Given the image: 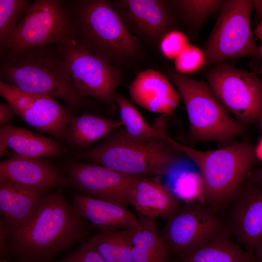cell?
Wrapping results in <instances>:
<instances>
[{
    "label": "cell",
    "instance_id": "obj_20",
    "mask_svg": "<svg viewBox=\"0 0 262 262\" xmlns=\"http://www.w3.org/2000/svg\"><path fill=\"white\" fill-rule=\"evenodd\" d=\"M8 148L19 155L35 158L57 156L66 148L56 140L27 129L7 124L0 129V155H7Z\"/></svg>",
    "mask_w": 262,
    "mask_h": 262
},
{
    "label": "cell",
    "instance_id": "obj_28",
    "mask_svg": "<svg viewBox=\"0 0 262 262\" xmlns=\"http://www.w3.org/2000/svg\"><path fill=\"white\" fill-rule=\"evenodd\" d=\"M30 3L28 0H0V44L13 32Z\"/></svg>",
    "mask_w": 262,
    "mask_h": 262
},
{
    "label": "cell",
    "instance_id": "obj_29",
    "mask_svg": "<svg viewBox=\"0 0 262 262\" xmlns=\"http://www.w3.org/2000/svg\"><path fill=\"white\" fill-rule=\"evenodd\" d=\"M0 95L20 117L32 106L39 96L25 92L2 80H0Z\"/></svg>",
    "mask_w": 262,
    "mask_h": 262
},
{
    "label": "cell",
    "instance_id": "obj_8",
    "mask_svg": "<svg viewBox=\"0 0 262 262\" xmlns=\"http://www.w3.org/2000/svg\"><path fill=\"white\" fill-rule=\"evenodd\" d=\"M252 0H224L204 47L206 64L259 55L250 27Z\"/></svg>",
    "mask_w": 262,
    "mask_h": 262
},
{
    "label": "cell",
    "instance_id": "obj_18",
    "mask_svg": "<svg viewBox=\"0 0 262 262\" xmlns=\"http://www.w3.org/2000/svg\"><path fill=\"white\" fill-rule=\"evenodd\" d=\"M71 203L78 214L100 231L131 229L137 226V217L120 205L78 191L71 194Z\"/></svg>",
    "mask_w": 262,
    "mask_h": 262
},
{
    "label": "cell",
    "instance_id": "obj_36",
    "mask_svg": "<svg viewBox=\"0 0 262 262\" xmlns=\"http://www.w3.org/2000/svg\"><path fill=\"white\" fill-rule=\"evenodd\" d=\"M248 180L260 186L262 185V167L256 170L251 171Z\"/></svg>",
    "mask_w": 262,
    "mask_h": 262
},
{
    "label": "cell",
    "instance_id": "obj_27",
    "mask_svg": "<svg viewBox=\"0 0 262 262\" xmlns=\"http://www.w3.org/2000/svg\"><path fill=\"white\" fill-rule=\"evenodd\" d=\"M224 0H179L170 1L194 28L200 27L211 14L220 9Z\"/></svg>",
    "mask_w": 262,
    "mask_h": 262
},
{
    "label": "cell",
    "instance_id": "obj_41",
    "mask_svg": "<svg viewBox=\"0 0 262 262\" xmlns=\"http://www.w3.org/2000/svg\"><path fill=\"white\" fill-rule=\"evenodd\" d=\"M259 55L261 58V67L259 71V73L262 74V44L261 46L259 48Z\"/></svg>",
    "mask_w": 262,
    "mask_h": 262
},
{
    "label": "cell",
    "instance_id": "obj_31",
    "mask_svg": "<svg viewBox=\"0 0 262 262\" xmlns=\"http://www.w3.org/2000/svg\"><path fill=\"white\" fill-rule=\"evenodd\" d=\"M116 230L100 231L87 241L104 262H116Z\"/></svg>",
    "mask_w": 262,
    "mask_h": 262
},
{
    "label": "cell",
    "instance_id": "obj_30",
    "mask_svg": "<svg viewBox=\"0 0 262 262\" xmlns=\"http://www.w3.org/2000/svg\"><path fill=\"white\" fill-rule=\"evenodd\" d=\"M174 61L175 70L183 75L195 72L206 64L204 52L190 44Z\"/></svg>",
    "mask_w": 262,
    "mask_h": 262
},
{
    "label": "cell",
    "instance_id": "obj_12",
    "mask_svg": "<svg viewBox=\"0 0 262 262\" xmlns=\"http://www.w3.org/2000/svg\"><path fill=\"white\" fill-rule=\"evenodd\" d=\"M69 186L85 195L127 208L131 190L141 177L122 173L94 163H74L66 168Z\"/></svg>",
    "mask_w": 262,
    "mask_h": 262
},
{
    "label": "cell",
    "instance_id": "obj_3",
    "mask_svg": "<svg viewBox=\"0 0 262 262\" xmlns=\"http://www.w3.org/2000/svg\"><path fill=\"white\" fill-rule=\"evenodd\" d=\"M168 139L195 164L203 181V203L217 213L227 208L248 179L257 158L255 147L247 141L202 151L180 144L170 136Z\"/></svg>",
    "mask_w": 262,
    "mask_h": 262
},
{
    "label": "cell",
    "instance_id": "obj_33",
    "mask_svg": "<svg viewBox=\"0 0 262 262\" xmlns=\"http://www.w3.org/2000/svg\"><path fill=\"white\" fill-rule=\"evenodd\" d=\"M59 262H104L87 241Z\"/></svg>",
    "mask_w": 262,
    "mask_h": 262
},
{
    "label": "cell",
    "instance_id": "obj_4",
    "mask_svg": "<svg viewBox=\"0 0 262 262\" xmlns=\"http://www.w3.org/2000/svg\"><path fill=\"white\" fill-rule=\"evenodd\" d=\"M166 138L136 139L122 127L80 152L81 158L126 174L163 177L185 155Z\"/></svg>",
    "mask_w": 262,
    "mask_h": 262
},
{
    "label": "cell",
    "instance_id": "obj_22",
    "mask_svg": "<svg viewBox=\"0 0 262 262\" xmlns=\"http://www.w3.org/2000/svg\"><path fill=\"white\" fill-rule=\"evenodd\" d=\"M138 224L130 229L133 262H168L171 251L159 231L156 219L138 215Z\"/></svg>",
    "mask_w": 262,
    "mask_h": 262
},
{
    "label": "cell",
    "instance_id": "obj_7",
    "mask_svg": "<svg viewBox=\"0 0 262 262\" xmlns=\"http://www.w3.org/2000/svg\"><path fill=\"white\" fill-rule=\"evenodd\" d=\"M166 73L185 105L191 140L224 142L244 133L242 125L232 118L205 82L175 70Z\"/></svg>",
    "mask_w": 262,
    "mask_h": 262
},
{
    "label": "cell",
    "instance_id": "obj_17",
    "mask_svg": "<svg viewBox=\"0 0 262 262\" xmlns=\"http://www.w3.org/2000/svg\"><path fill=\"white\" fill-rule=\"evenodd\" d=\"M51 189L32 188L0 182V223L9 232L26 224Z\"/></svg>",
    "mask_w": 262,
    "mask_h": 262
},
{
    "label": "cell",
    "instance_id": "obj_35",
    "mask_svg": "<svg viewBox=\"0 0 262 262\" xmlns=\"http://www.w3.org/2000/svg\"><path fill=\"white\" fill-rule=\"evenodd\" d=\"M16 114L13 108L7 102L0 104V124L1 126L7 123Z\"/></svg>",
    "mask_w": 262,
    "mask_h": 262
},
{
    "label": "cell",
    "instance_id": "obj_19",
    "mask_svg": "<svg viewBox=\"0 0 262 262\" xmlns=\"http://www.w3.org/2000/svg\"><path fill=\"white\" fill-rule=\"evenodd\" d=\"M161 177L142 176L134 184L129 203L138 214L155 218H167L181 206L168 190Z\"/></svg>",
    "mask_w": 262,
    "mask_h": 262
},
{
    "label": "cell",
    "instance_id": "obj_9",
    "mask_svg": "<svg viewBox=\"0 0 262 262\" xmlns=\"http://www.w3.org/2000/svg\"><path fill=\"white\" fill-rule=\"evenodd\" d=\"M208 86L217 100L241 125L255 122L262 115V79L224 63L207 74Z\"/></svg>",
    "mask_w": 262,
    "mask_h": 262
},
{
    "label": "cell",
    "instance_id": "obj_14",
    "mask_svg": "<svg viewBox=\"0 0 262 262\" xmlns=\"http://www.w3.org/2000/svg\"><path fill=\"white\" fill-rule=\"evenodd\" d=\"M0 182L36 189H63L68 179L50 162L14 154L0 163Z\"/></svg>",
    "mask_w": 262,
    "mask_h": 262
},
{
    "label": "cell",
    "instance_id": "obj_26",
    "mask_svg": "<svg viewBox=\"0 0 262 262\" xmlns=\"http://www.w3.org/2000/svg\"><path fill=\"white\" fill-rule=\"evenodd\" d=\"M115 101L118 108L119 119L126 133L131 137L146 139L152 137L166 138L168 135L165 122L161 119L156 125H150L137 109L128 99L116 94Z\"/></svg>",
    "mask_w": 262,
    "mask_h": 262
},
{
    "label": "cell",
    "instance_id": "obj_21",
    "mask_svg": "<svg viewBox=\"0 0 262 262\" xmlns=\"http://www.w3.org/2000/svg\"><path fill=\"white\" fill-rule=\"evenodd\" d=\"M174 262H257L253 252L232 239L226 226L207 243L190 252L177 255Z\"/></svg>",
    "mask_w": 262,
    "mask_h": 262
},
{
    "label": "cell",
    "instance_id": "obj_37",
    "mask_svg": "<svg viewBox=\"0 0 262 262\" xmlns=\"http://www.w3.org/2000/svg\"><path fill=\"white\" fill-rule=\"evenodd\" d=\"M254 253L257 262H262V237L258 243Z\"/></svg>",
    "mask_w": 262,
    "mask_h": 262
},
{
    "label": "cell",
    "instance_id": "obj_5",
    "mask_svg": "<svg viewBox=\"0 0 262 262\" xmlns=\"http://www.w3.org/2000/svg\"><path fill=\"white\" fill-rule=\"evenodd\" d=\"M73 19L75 41L112 64L131 59L138 44L111 2L106 0L65 1Z\"/></svg>",
    "mask_w": 262,
    "mask_h": 262
},
{
    "label": "cell",
    "instance_id": "obj_39",
    "mask_svg": "<svg viewBox=\"0 0 262 262\" xmlns=\"http://www.w3.org/2000/svg\"><path fill=\"white\" fill-rule=\"evenodd\" d=\"M255 154L257 158L262 161V138L255 147Z\"/></svg>",
    "mask_w": 262,
    "mask_h": 262
},
{
    "label": "cell",
    "instance_id": "obj_32",
    "mask_svg": "<svg viewBox=\"0 0 262 262\" xmlns=\"http://www.w3.org/2000/svg\"><path fill=\"white\" fill-rule=\"evenodd\" d=\"M160 39L161 52L170 60H175L189 44L187 36L177 30L168 31Z\"/></svg>",
    "mask_w": 262,
    "mask_h": 262
},
{
    "label": "cell",
    "instance_id": "obj_10",
    "mask_svg": "<svg viewBox=\"0 0 262 262\" xmlns=\"http://www.w3.org/2000/svg\"><path fill=\"white\" fill-rule=\"evenodd\" d=\"M61 47L80 95L98 99L111 109L116 108V90L121 81L118 68L75 41Z\"/></svg>",
    "mask_w": 262,
    "mask_h": 262
},
{
    "label": "cell",
    "instance_id": "obj_34",
    "mask_svg": "<svg viewBox=\"0 0 262 262\" xmlns=\"http://www.w3.org/2000/svg\"><path fill=\"white\" fill-rule=\"evenodd\" d=\"M116 262H133L130 243V229H117Z\"/></svg>",
    "mask_w": 262,
    "mask_h": 262
},
{
    "label": "cell",
    "instance_id": "obj_1",
    "mask_svg": "<svg viewBox=\"0 0 262 262\" xmlns=\"http://www.w3.org/2000/svg\"><path fill=\"white\" fill-rule=\"evenodd\" d=\"M6 232L7 246L23 262H37L48 260L79 242L86 229L83 218L62 189H58L44 196L29 222Z\"/></svg>",
    "mask_w": 262,
    "mask_h": 262
},
{
    "label": "cell",
    "instance_id": "obj_38",
    "mask_svg": "<svg viewBox=\"0 0 262 262\" xmlns=\"http://www.w3.org/2000/svg\"><path fill=\"white\" fill-rule=\"evenodd\" d=\"M253 6L255 10L256 17H262V0H252Z\"/></svg>",
    "mask_w": 262,
    "mask_h": 262
},
{
    "label": "cell",
    "instance_id": "obj_43",
    "mask_svg": "<svg viewBox=\"0 0 262 262\" xmlns=\"http://www.w3.org/2000/svg\"><path fill=\"white\" fill-rule=\"evenodd\" d=\"M262 118V116H261Z\"/></svg>",
    "mask_w": 262,
    "mask_h": 262
},
{
    "label": "cell",
    "instance_id": "obj_23",
    "mask_svg": "<svg viewBox=\"0 0 262 262\" xmlns=\"http://www.w3.org/2000/svg\"><path fill=\"white\" fill-rule=\"evenodd\" d=\"M121 127L122 125L119 119H110L93 114L84 113L71 116L64 138L67 143L84 150Z\"/></svg>",
    "mask_w": 262,
    "mask_h": 262
},
{
    "label": "cell",
    "instance_id": "obj_24",
    "mask_svg": "<svg viewBox=\"0 0 262 262\" xmlns=\"http://www.w3.org/2000/svg\"><path fill=\"white\" fill-rule=\"evenodd\" d=\"M71 116L54 98L39 95L32 106L20 117L39 131L57 138H63Z\"/></svg>",
    "mask_w": 262,
    "mask_h": 262
},
{
    "label": "cell",
    "instance_id": "obj_16",
    "mask_svg": "<svg viewBox=\"0 0 262 262\" xmlns=\"http://www.w3.org/2000/svg\"><path fill=\"white\" fill-rule=\"evenodd\" d=\"M129 91L137 105L166 116L173 115L181 98L168 77L152 69L139 73L131 83Z\"/></svg>",
    "mask_w": 262,
    "mask_h": 262
},
{
    "label": "cell",
    "instance_id": "obj_40",
    "mask_svg": "<svg viewBox=\"0 0 262 262\" xmlns=\"http://www.w3.org/2000/svg\"><path fill=\"white\" fill-rule=\"evenodd\" d=\"M254 34L262 41V21L256 27L254 31Z\"/></svg>",
    "mask_w": 262,
    "mask_h": 262
},
{
    "label": "cell",
    "instance_id": "obj_13",
    "mask_svg": "<svg viewBox=\"0 0 262 262\" xmlns=\"http://www.w3.org/2000/svg\"><path fill=\"white\" fill-rule=\"evenodd\" d=\"M227 208L226 228L239 244L254 252L262 237V188L247 179Z\"/></svg>",
    "mask_w": 262,
    "mask_h": 262
},
{
    "label": "cell",
    "instance_id": "obj_11",
    "mask_svg": "<svg viewBox=\"0 0 262 262\" xmlns=\"http://www.w3.org/2000/svg\"><path fill=\"white\" fill-rule=\"evenodd\" d=\"M225 227L217 213L203 203H185L166 218L161 233L177 255L207 243Z\"/></svg>",
    "mask_w": 262,
    "mask_h": 262
},
{
    "label": "cell",
    "instance_id": "obj_15",
    "mask_svg": "<svg viewBox=\"0 0 262 262\" xmlns=\"http://www.w3.org/2000/svg\"><path fill=\"white\" fill-rule=\"evenodd\" d=\"M112 3L130 32L147 38H161L173 25L172 15L164 1L121 0Z\"/></svg>",
    "mask_w": 262,
    "mask_h": 262
},
{
    "label": "cell",
    "instance_id": "obj_42",
    "mask_svg": "<svg viewBox=\"0 0 262 262\" xmlns=\"http://www.w3.org/2000/svg\"><path fill=\"white\" fill-rule=\"evenodd\" d=\"M0 262H6V261H1Z\"/></svg>",
    "mask_w": 262,
    "mask_h": 262
},
{
    "label": "cell",
    "instance_id": "obj_25",
    "mask_svg": "<svg viewBox=\"0 0 262 262\" xmlns=\"http://www.w3.org/2000/svg\"><path fill=\"white\" fill-rule=\"evenodd\" d=\"M162 178L168 190L180 201L203 203L204 187L200 174L184 159L175 164Z\"/></svg>",
    "mask_w": 262,
    "mask_h": 262
},
{
    "label": "cell",
    "instance_id": "obj_2",
    "mask_svg": "<svg viewBox=\"0 0 262 262\" xmlns=\"http://www.w3.org/2000/svg\"><path fill=\"white\" fill-rule=\"evenodd\" d=\"M0 77L25 92L60 98L71 110L84 104L85 98L74 86L61 45L0 55Z\"/></svg>",
    "mask_w": 262,
    "mask_h": 262
},
{
    "label": "cell",
    "instance_id": "obj_6",
    "mask_svg": "<svg viewBox=\"0 0 262 262\" xmlns=\"http://www.w3.org/2000/svg\"><path fill=\"white\" fill-rule=\"evenodd\" d=\"M75 41L72 14L65 1L31 2L13 32L0 44V55Z\"/></svg>",
    "mask_w": 262,
    "mask_h": 262
}]
</instances>
